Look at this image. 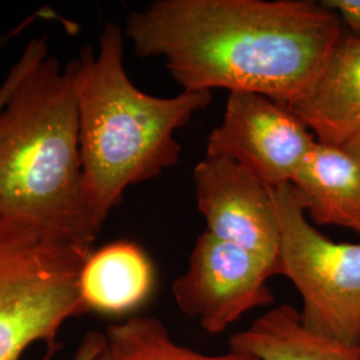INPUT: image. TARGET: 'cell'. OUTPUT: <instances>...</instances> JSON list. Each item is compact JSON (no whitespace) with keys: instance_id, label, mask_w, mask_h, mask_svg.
Listing matches in <instances>:
<instances>
[{"instance_id":"10","label":"cell","mask_w":360,"mask_h":360,"mask_svg":"<svg viewBox=\"0 0 360 360\" xmlns=\"http://www.w3.org/2000/svg\"><path fill=\"white\" fill-rule=\"evenodd\" d=\"M155 269L141 245L116 240L91 251L79 275V295L87 312L124 315L153 294Z\"/></svg>"},{"instance_id":"11","label":"cell","mask_w":360,"mask_h":360,"mask_svg":"<svg viewBox=\"0 0 360 360\" xmlns=\"http://www.w3.org/2000/svg\"><path fill=\"white\" fill-rule=\"evenodd\" d=\"M291 184L312 223L360 235V162L340 146L315 143Z\"/></svg>"},{"instance_id":"8","label":"cell","mask_w":360,"mask_h":360,"mask_svg":"<svg viewBox=\"0 0 360 360\" xmlns=\"http://www.w3.org/2000/svg\"><path fill=\"white\" fill-rule=\"evenodd\" d=\"M193 193L206 231L276 264L279 224L270 187L227 158L206 156L193 172Z\"/></svg>"},{"instance_id":"5","label":"cell","mask_w":360,"mask_h":360,"mask_svg":"<svg viewBox=\"0 0 360 360\" xmlns=\"http://www.w3.org/2000/svg\"><path fill=\"white\" fill-rule=\"evenodd\" d=\"M279 224L278 275L302 296L303 326L314 334L358 347L360 243L334 242L311 223L292 184L270 187Z\"/></svg>"},{"instance_id":"16","label":"cell","mask_w":360,"mask_h":360,"mask_svg":"<svg viewBox=\"0 0 360 360\" xmlns=\"http://www.w3.org/2000/svg\"><path fill=\"white\" fill-rule=\"evenodd\" d=\"M104 335L99 331H90L84 335L82 343L79 345L77 352L74 355V360H94L99 354L101 348L103 346ZM51 354H47L43 359L51 360Z\"/></svg>"},{"instance_id":"17","label":"cell","mask_w":360,"mask_h":360,"mask_svg":"<svg viewBox=\"0 0 360 360\" xmlns=\"http://www.w3.org/2000/svg\"><path fill=\"white\" fill-rule=\"evenodd\" d=\"M340 147L360 162V132L354 135L351 139H348L347 142L342 144Z\"/></svg>"},{"instance_id":"2","label":"cell","mask_w":360,"mask_h":360,"mask_svg":"<svg viewBox=\"0 0 360 360\" xmlns=\"http://www.w3.org/2000/svg\"><path fill=\"white\" fill-rule=\"evenodd\" d=\"M77 59L46 56L0 107V218L91 250L102 227L84 190Z\"/></svg>"},{"instance_id":"4","label":"cell","mask_w":360,"mask_h":360,"mask_svg":"<svg viewBox=\"0 0 360 360\" xmlns=\"http://www.w3.org/2000/svg\"><path fill=\"white\" fill-rule=\"evenodd\" d=\"M91 251L0 218V360H20L35 343L53 349L65 323L87 314L79 275Z\"/></svg>"},{"instance_id":"3","label":"cell","mask_w":360,"mask_h":360,"mask_svg":"<svg viewBox=\"0 0 360 360\" xmlns=\"http://www.w3.org/2000/svg\"><path fill=\"white\" fill-rule=\"evenodd\" d=\"M124 37L103 27L99 49L77 58L79 144L84 190L101 227L126 190L176 166L181 146L175 132L212 101L211 91H181L158 98L139 90L123 65Z\"/></svg>"},{"instance_id":"18","label":"cell","mask_w":360,"mask_h":360,"mask_svg":"<svg viewBox=\"0 0 360 360\" xmlns=\"http://www.w3.org/2000/svg\"><path fill=\"white\" fill-rule=\"evenodd\" d=\"M7 39H8V37H1V38H0V47L7 41Z\"/></svg>"},{"instance_id":"12","label":"cell","mask_w":360,"mask_h":360,"mask_svg":"<svg viewBox=\"0 0 360 360\" xmlns=\"http://www.w3.org/2000/svg\"><path fill=\"white\" fill-rule=\"evenodd\" d=\"M229 346L260 360H360V349L309 331L294 306L282 304L260 315Z\"/></svg>"},{"instance_id":"15","label":"cell","mask_w":360,"mask_h":360,"mask_svg":"<svg viewBox=\"0 0 360 360\" xmlns=\"http://www.w3.org/2000/svg\"><path fill=\"white\" fill-rule=\"evenodd\" d=\"M321 3L338 15L346 32L360 38V0H323Z\"/></svg>"},{"instance_id":"1","label":"cell","mask_w":360,"mask_h":360,"mask_svg":"<svg viewBox=\"0 0 360 360\" xmlns=\"http://www.w3.org/2000/svg\"><path fill=\"white\" fill-rule=\"evenodd\" d=\"M345 28L321 1L156 0L126 19L135 53L163 58L183 91H245L290 107Z\"/></svg>"},{"instance_id":"19","label":"cell","mask_w":360,"mask_h":360,"mask_svg":"<svg viewBox=\"0 0 360 360\" xmlns=\"http://www.w3.org/2000/svg\"><path fill=\"white\" fill-rule=\"evenodd\" d=\"M359 349H360V342H359Z\"/></svg>"},{"instance_id":"9","label":"cell","mask_w":360,"mask_h":360,"mask_svg":"<svg viewBox=\"0 0 360 360\" xmlns=\"http://www.w3.org/2000/svg\"><path fill=\"white\" fill-rule=\"evenodd\" d=\"M288 108L316 142L342 146L360 132V38L343 31L309 90Z\"/></svg>"},{"instance_id":"13","label":"cell","mask_w":360,"mask_h":360,"mask_svg":"<svg viewBox=\"0 0 360 360\" xmlns=\"http://www.w3.org/2000/svg\"><path fill=\"white\" fill-rule=\"evenodd\" d=\"M103 346L94 360H260L250 352L230 348L207 355L176 343L165 323L154 316H131L104 331Z\"/></svg>"},{"instance_id":"7","label":"cell","mask_w":360,"mask_h":360,"mask_svg":"<svg viewBox=\"0 0 360 360\" xmlns=\"http://www.w3.org/2000/svg\"><path fill=\"white\" fill-rule=\"evenodd\" d=\"M316 139L288 107L269 96L229 92L223 119L211 131L206 156L227 158L269 187L291 184Z\"/></svg>"},{"instance_id":"14","label":"cell","mask_w":360,"mask_h":360,"mask_svg":"<svg viewBox=\"0 0 360 360\" xmlns=\"http://www.w3.org/2000/svg\"><path fill=\"white\" fill-rule=\"evenodd\" d=\"M47 55H49L47 39L34 38L27 43L20 58L11 67L8 75L0 86V107L7 101L8 95L11 94L13 87L18 84V82L25 77L32 67H35L40 60H43Z\"/></svg>"},{"instance_id":"6","label":"cell","mask_w":360,"mask_h":360,"mask_svg":"<svg viewBox=\"0 0 360 360\" xmlns=\"http://www.w3.org/2000/svg\"><path fill=\"white\" fill-rule=\"evenodd\" d=\"M276 264L205 231L193 245L184 274L172 283L178 309L210 334H221L245 312L269 307L267 281Z\"/></svg>"}]
</instances>
